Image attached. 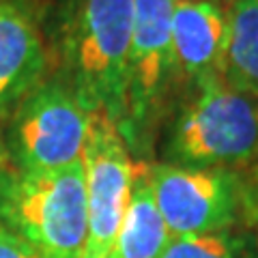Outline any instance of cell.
Masks as SVG:
<instances>
[{
	"instance_id": "obj_1",
	"label": "cell",
	"mask_w": 258,
	"mask_h": 258,
	"mask_svg": "<svg viewBox=\"0 0 258 258\" xmlns=\"http://www.w3.org/2000/svg\"><path fill=\"white\" fill-rule=\"evenodd\" d=\"M50 32L56 78L91 114L120 125L127 60L134 35V0H58Z\"/></svg>"
},
{
	"instance_id": "obj_2",
	"label": "cell",
	"mask_w": 258,
	"mask_h": 258,
	"mask_svg": "<svg viewBox=\"0 0 258 258\" xmlns=\"http://www.w3.org/2000/svg\"><path fill=\"white\" fill-rule=\"evenodd\" d=\"M164 164L220 168L258 179V99L222 78L189 86L166 129Z\"/></svg>"
},
{
	"instance_id": "obj_3",
	"label": "cell",
	"mask_w": 258,
	"mask_h": 258,
	"mask_svg": "<svg viewBox=\"0 0 258 258\" xmlns=\"http://www.w3.org/2000/svg\"><path fill=\"white\" fill-rule=\"evenodd\" d=\"M0 226L45 258H82L88 235L84 161L32 172L0 164Z\"/></svg>"
},
{
	"instance_id": "obj_4",
	"label": "cell",
	"mask_w": 258,
	"mask_h": 258,
	"mask_svg": "<svg viewBox=\"0 0 258 258\" xmlns=\"http://www.w3.org/2000/svg\"><path fill=\"white\" fill-rule=\"evenodd\" d=\"M151 189L172 237L205 235L258 224V179L174 164L149 166Z\"/></svg>"
},
{
	"instance_id": "obj_5",
	"label": "cell",
	"mask_w": 258,
	"mask_h": 258,
	"mask_svg": "<svg viewBox=\"0 0 258 258\" xmlns=\"http://www.w3.org/2000/svg\"><path fill=\"white\" fill-rule=\"evenodd\" d=\"M134 35L127 60L125 114L120 134L129 153L144 155L153 132L172 108V91L181 80L172 47V0H134Z\"/></svg>"
},
{
	"instance_id": "obj_6",
	"label": "cell",
	"mask_w": 258,
	"mask_h": 258,
	"mask_svg": "<svg viewBox=\"0 0 258 258\" xmlns=\"http://www.w3.org/2000/svg\"><path fill=\"white\" fill-rule=\"evenodd\" d=\"M91 112L58 78H45L3 129L7 164L18 170H56L84 155Z\"/></svg>"
},
{
	"instance_id": "obj_7",
	"label": "cell",
	"mask_w": 258,
	"mask_h": 258,
	"mask_svg": "<svg viewBox=\"0 0 258 258\" xmlns=\"http://www.w3.org/2000/svg\"><path fill=\"white\" fill-rule=\"evenodd\" d=\"M82 161L88 203L82 258H110L129 205L134 164L118 125L106 114H91Z\"/></svg>"
},
{
	"instance_id": "obj_8",
	"label": "cell",
	"mask_w": 258,
	"mask_h": 258,
	"mask_svg": "<svg viewBox=\"0 0 258 258\" xmlns=\"http://www.w3.org/2000/svg\"><path fill=\"white\" fill-rule=\"evenodd\" d=\"M50 74L41 0H0V123Z\"/></svg>"
},
{
	"instance_id": "obj_9",
	"label": "cell",
	"mask_w": 258,
	"mask_h": 258,
	"mask_svg": "<svg viewBox=\"0 0 258 258\" xmlns=\"http://www.w3.org/2000/svg\"><path fill=\"white\" fill-rule=\"evenodd\" d=\"M228 18L226 7L213 0L174 3L172 47L176 69L189 86L211 78H222Z\"/></svg>"
},
{
	"instance_id": "obj_10",
	"label": "cell",
	"mask_w": 258,
	"mask_h": 258,
	"mask_svg": "<svg viewBox=\"0 0 258 258\" xmlns=\"http://www.w3.org/2000/svg\"><path fill=\"white\" fill-rule=\"evenodd\" d=\"M170 241L172 235L151 189L149 164L134 166L129 205L110 258H164Z\"/></svg>"
},
{
	"instance_id": "obj_11",
	"label": "cell",
	"mask_w": 258,
	"mask_h": 258,
	"mask_svg": "<svg viewBox=\"0 0 258 258\" xmlns=\"http://www.w3.org/2000/svg\"><path fill=\"white\" fill-rule=\"evenodd\" d=\"M228 41L222 80L258 99V0H228Z\"/></svg>"
},
{
	"instance_id": "obj_12",
	"label": "cell",
	"mask_w": 258,
	"mask_h": 258,
	"mask_svg": "<svg viewBox=\"0 0 258 258\" xmlns=\"http://www.w3.org/2000/svg\"><path fill=\"white\" fill-rule=\"evenodd\" d=\"M164 258H258V232L254 228H228L172 237Z\"/></svg>"
},
{
	"instance_id": "obj_13",
	"label": "cell",
	"mask_w": 258,
	"mask_h": 258,
	"mask_svg": "<svg viewBox=\"0 0 258 258\" xmlns=\"http://www.w3.org/2000/svg\"><path fill=\"white\" fill-rule=\"evenodd\" d=\"M0 258H45L39 249L20 235L0 226Z\"/></svg>"
},
{
	"instance_id": "obj_14",
	"label": "cell",
	"mask_w": 258,
	"mask_h": 258,
	"mask_svg": "<svg viewBox=\"0 0 258 258\" xmlns=\"http://www.w3.org/2000/svg\"><path fill=\"white\" fill-rule=\"evenodd\" d=\"M3 125V123H0ZM0 164H7V157H5V147H3V127H0Z\"/></svg>"
},
{
	"instance_id": "obj_15",
	"label": "cell",
	"mask_w": 258,
	"mask_h": 258,
	"mask_svg": "<svg viewBox=\"0 0 258 258\" xmlns=\"http://www.w3.org/2000/svg\"><path fill=\"white\" fill-rule=\"evenodd\" d=\"M172 3H191V0H172ZM213 3H220V5H228V0H213Z\"/></svg>"
}]
</instances>
